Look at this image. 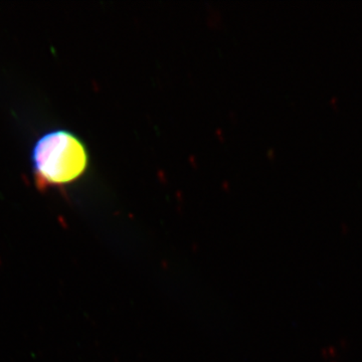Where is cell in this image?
Segmentation results:
<instances>
[{
  "instance_id": "1",
  "label": "cell",
  "mask_w": 362,
  "mask_h": 362,
  "mask_svg": "<svg viewBox=\"0 0 362 362\" xmlns=\"http://www.w3.org/2000/svg\"><path fill=\"white\" fill-rule=\"evenodd\" d=\"M33 177L40 189L65 187L78 180L89 164L82 141L66 130L47 132L33 145Z\"/></svg>"
}]
</instances>
